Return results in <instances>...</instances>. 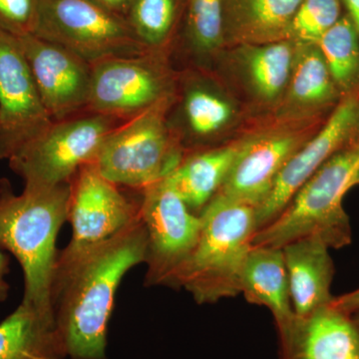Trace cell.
<instances>
[{
  "instance_id": "cell-13",
  "label": "cell",
  "mask_w": 359,
  "mask_h": 359,
  "mask_svg": "<svg viewBox=\"0 0 359 359\" xmlns=\"http://www.w3.org/2000/svg\"><path fill=\"white\" fill-rule=\"evenodd\" d=\"M18 39L51 119L60 121L87 111L91 63L61 45L35 35Z\"/></svg>"
},
{
  "instance_id": "cell-27",
  "label": "cell",
  "mask_w": 359,
  "mask_h": 359,
  "mask_svg": "<svg viewBox=\"0 0 359 359\" xmlns=\"http://www.w3.org/2000/svg\"><path fill=\"white\" fill-rule=\"evenodd\" d=\"M224 0H190L188 34L193 48L209 53L223 40Z\"/></svg>"
},
{
  "instance_id": "cell-9",
  "label": "cell",
  "mask_w": 359,
  "mask_h": 359,
  "mask_svg": "<svg viewBox=\"0 0 359 359\" xmlns=\"http://www.w3.org/2000/svg\"><path fill=\"white\" fill-rule=\"evenodd\" d=\"M157 52L104 59L92 65L87 111L126 121L170 99Z\"/></svg>"
},
{
  "instance_id": "cell-5",
  "label": "cell",
  "mask_w": 359,
  "mask_h": 359,
  "mask_svg": "<svg viewBox=\"0 0 359 359\" xmlns=\"http://www.w3.org/2000/svg\"><path fill=\"white\" fill-rule=\"evenodd\" d=\"M170 101L158 103L111 131L94 162L106 179L142 191L173 173L185 154L167 123Z\"/></svg>"
},
{
  "instance_id": "cell-15",
  "label": "cell",
  "mask_w": 359,
  "mask_h": 359,
  "mask_svg": "<svg viewBox=\"0 0 359 359\" xmlns=\"http://www.w3.org/2000/svg\"><path fill=\"white\" fill-rule=\"evenodd\" d=\"M304 144V137L292 133L245 141L218 194L256 210L268 197L287 161Z\"/></svg>"
},
{
  "instance_id": "cell-12",
  "label": "cell",
  "mask_w": 359,
  "mask_h": 359,
  "mask_svg": "<svg viewBox=\"0 0 359 359\" xmlns=\"http://www.w3.org/2000/svg\"><path fill=\"white\" fill-rule=\"evenodd\" d=\"M359 139V95L337 106L318 135L304 142L278 174L266 199L256 209L257 231L273 222L301 187L332 156Z\"/></svg>"
},
{
  "instance_id": "cell-2",
  "label": "cell",
  "mask_w": 359,
  "mask_h": 359,
  "mask_svg": "<svg viewBox=\"0 0 359 359\" xmlns=\"http://www.w3.org/2000/svg\"><path fill=\"white\" fill-rule=\"evenodd\" d=\"M70 183L25 186L14 193L11 181L0 179V248L18 259L25 278L23 304L53 316L52 285L58 252L56 241L68 221Z\"/></svg>"
},
{
  "instance_id": "cell-14",
  "label": "cell",
  "mask_w": 359,
  "mask_h": 359,
  "mask_svg": "<svg viewBox=\"0 0 359 359\" xmlns=\"http://www.w3.org/2000/svg\"><path fill=\"white\" fill-rule=\"evenodd\" d=\"M280 359H359V330L330 302L278 332Z\"/></svg>"
},
{
  "instance_id": "cell-33",
  "label": "cell",
  "mask_w": 359,
  "mask_h": 359,
  "mask_svg": "<svg viewBox=\"0 0 359 359\" xmlns=\"http://www.w3.org/2000/svg\"><path fill=\"white\" fill-rule=\"evenodd\" d=\"M351 318H353V320L354 321V323H355L356 327H358V330H359V311L351 314Z\"/></svg>"
},
{
  "instance_id": "cell-4",
  "label": "cell",
  "mask_w": 359,
  "mask_h": 359,
  "mask_svg": "<svg viewBox=\"0 0 359 359\" xmlns=\"http://www.w3.org/2000/svg\"><path fill=\"white\" fill-rule=\"evenodd\" d=\"M197 245L177 278L199 304L240 294L241 276L257 231L256 210L217 194L200 212Z\"/></svg>"
},
{
  "instance_id": "cell-1",
  "label": "cell",
  "mask_w": 359,
  "mask_h": 359,
  "mask_svg": "<svg viewBox=\"0 0 359 359\" xmlns=\"http://www.w3.org/2000/svg\"><path fill=\"white\" fill-rule=\"evenodd\" d=\"M147 231L139 215L128 226L79 256L56 261L52 308L71 359H107L108 325L124 276L145 264Z\"/></svg>"
},
{
  "instance_id": "cell-7",
  "label": "cell",
  "mask_w": 359,
  "mask_h": 359,
  "mask_svg": "<svg viewBox=\"0 0 359 359\" xmlns=\"http://www.w3.org/2000/svg\"><path fill=\"white\" fill-rule=\"evenodd\" d=\"M33 35L65 47L91 65L148 50L126 18L90 0H39Z\"/></svg>"
},
{
  "instance_id": "cell-3",
  "label": "cell",
  "mask_w": 359,
  "mask_h": 359,
  "mask_svg": "<svg viewBox=\"0 0 359 359\" xmlns=\"http://www.w3.org/2000/svg\"><path fill=\"white\" fill-rule=\"evenodd\" d=\"M359 176V139L323 163L273 222L255 233L252 245L282 248L306 237L321 238L330 249L351 245L353 230L344 208Z\"/></svg>"
},
{
  "instance_id": "cell-30",
  "label": "cell",
  "mask_w": 359,
  "mask_h": 359,
  "mask_svg": "<svg viewBox=\"0 0 359 359\" xmlns=\"http://www.w3.org/2000/svg\"><path fill=\"white\" fill-rule=\"evenodd\" d=\"M97 6L102 7L105 11L126 18L133 0H90Z\"/></svg>"
},
{
  "instance_id": "cell-16",
  "label": "cell",
  "mask_w": 359,
  "mask_h": 359,
  "mask_svg": "<svg viewBox=\"0 0 359 359\" xmlns=\"http://www.w3.org/2000/svg\"><path fill=\"white\" fill-rule=\"evenodd\" d=\"M295 316H306L334 301V264L321 238L306 237L282 248Z\"/></svg>"
},
{
  "instance_id": "cell-22",
  "label": "cell",
  "mask_w": 359,
  "mask_h": 359,
  "mask_svg": "<svg viewBox=\"0 0 359 359\" xmlns=\"http://www.w3.org/2000/svg\"><path fill=\"white\" fill-rule=\"evenodd\" d=\"M290 82L292 98L308 107L332 102L339 93L316 44L295 43Z\"/></svg>"
},
{
  "instance_id": "cell-18",
  "label": "cell",
  "mask_w": 359,
  "mask_h": 359,
  "mask_svg": "<svg viewBox=\"0 0 359 359\" xmlns=\"http://www.w3.org/2000/svg\"><path fill=\"white\" fill-rule=\"evenodd\" d=\"M55 318L20 302L0 323V359H65Z\"/></svg>"
},
{
  "instance_id": "cell-20",
  "label": "cell",
  "mask_w": 359,
  "mask_h": 359,
  "mask_svg": "<svg viewBox=\"0 0 359 359\" xmlns=\"http://www.w3.org/2000/svg\"><path fill=\"white\" fill-rule=\"evenodd\" d=\"M302 0H226L229 22L238 39L255 45L290 40Z\"/></svg>"
},
{
  "instance_id": "cell-25",
  "label": "cell",
  "mask_w": 359,
  "mask_h": 359,
  "mask_svg": "<svg viewBox=\"0 0 359 359\" xmlns=\"http://www.w3.org/2000/svg\"><path fill=\"white\" fill-rule=\"evenodd\" d=\"M177 0H133L127 21L148 50L166 43L176 20Z\"/></svg>"
},
{
  "instance_id": "cell-24",
  "label": "cell",
  "mask_w": 359,
  "mask_h": 359,
  "mask_svg": "<svg viewBox=\"0 0 359 359\" xmlns=\"http://www.w3.org/2000/svg\"><path fill=\"white\" fill-rule=\"evenodd\" d=\"M231 114L228 102L200 85H189L182 99L184 122L196 138H207L219 131Z\"/></svg>"
},
{
  "instance_id": "cell-31",
  "label": "cell",
  "mask_w": 359,
  "mask_h": 359,
  "mask_svg": "<svg viewBox=\"0 0 359 359\" xmlns=\"http://www.w3.org/2000/svg\"><path fill=\"white\" fill-rule=\"evenodd\" d=\"M9 264H11V259L6 254H4V250L0 248V302L6 301L9 290H11V285L6 280V276L11 271Z\"/></svg>"
},
{
  "instance_id": "cell-10",
  "label": "cell",
  "mask_w": 359,
  "mask_h": 359,
  "mask_svg": "<svg viewBox=\"0 0 359 359\" xmlns=\"http://www.w3.org/2000/svg\"><path fill=\"white\" fill-rule=\"evenodd\" d=\"M138 218L139 203L130 201L94 163L85 165L70 182L68 221L72 237L67 247L59 250L57 261L79 256Z\"/></svg>"
},
{
  "instance_id": "cell-6",
  "label": "cell",
  "mask_w": 359,
  "mask_h": 359,
  "mask_svg": "<svg viewBox=\"0 0 359 359\" xmlns=\"http://www.w3.org/2000/svg\"><path fill=\"white\" fill-rule=\"evenodd\" d=\"M122 120L85 111L53 121L8 159L25 186L69 184L80 168L95 162L104 141Z\"/></svg>"
},
{
  "instance_id": "cell-29",
  "label": "cell",
  "mask_w": 359,
  "mask_h": 359,
  "mask_svg": "<svg viewBox=\"0 0 359 359\" xmlns=\"http://www.w3.org/2000/svg\"><path fill=\"white\" fill-rule=\"evenodd\" d=\"M332 304L340 311L348 314H353L359 311V289L348 292V294L334 297Z\"/></svg>"
},
{
  "instance_id": "cell-11",
  "label": "cell",
  "mask_w": 359,
  "mask_h": 359,
  "mask_svg": "<svg viewBox=\"0 0 359 359\" xmlns=\"http://www.w3.org/2000/svg\"><path fill=\"white\" fill-rule=\"evenodd\" d=\"M52 122L20 39L0 30V160H8Z\"/></svg>"
},
{
  "instance_id": "cell-28",
  "label": "cell",
  "mask_w": 359,
  "mask_h": 359,
  "mask_svg": "<svg viewBox=\"0 0 359 359\" xmlns=\"http://www.w3.org/2000/svg\"><path fill=\"white\" fill-rule=\"evenodd\" d=\"M39 18V0H0V30L16 39L33 35Z\"/></svg>"
},
{
  "instance_id": "cell-26",
  "label": "cell",
  "mask_w": 359,
  "mask_h": 359,
  "mask_svg": "<svg viewBox=\"0 0 359 359\" xmlns=\"http://www.w3.org/2000/svg\"><path fill=\"white\" fill-rule=\"evenodd\" d=\"M341 16V0H302L290 26V40L316 44Z\"/></svg>"
},
{
  "instance_id": "cell-34",
  "label": "cell",
  "mask_w": 359,
  "mask_h": 359,
  "mask_svg": "<svg viewBox=\"0 0 359 359\" xmlns=\"http://www.w3.org/2000/svg\"><path fill=\"white\" fill-rule=\"evenodd\" d=\"M359 185V176H358V181H356V186Z\"/></svg>"
},
{
  "instance_id": "cell-23",
  "label": "cell",
  "mask_w": 359,
  "mask_h": 359,
  "mask_svg": "<svg viewBox=\"0 0 359 359\" xmlns=\"http://www.w3.org/2000/svg\"><path fill=\"white\" fill-rule=\"evenodd\" d=\"M295 55L292 40L255 45L247 55L248 71L255 89L273 100L285 90L292 75Z\"/></svg>"
},
{
  "instance_id": "cell-8",
  "label": "cell",
  "mask_w": 359,
  "mask_h": 359,
  "mask_svg": "<svg viewBox=\"0 0 359 359\" xmlns=\"http://www.w3.org/2000/svg\"><path fill=\"white\" fill-rule=\"evenodd\" d=\"M139 215L147 231L145 287H176L199 238L202 222L168 178L141 191Z\"/></svg>"
},
{
  "instance_id": "cell-17",
  "label": "cell",
  "mask_w": 359,
  "mask_h": 359,
  "mask_svg": "<svg viewBox=\"0 0 359 359\" xmlns=\"http://www.w3.org/2000/svg\"><path fill=\"white\" fill-rule=\"evenodd\" d=\"M240 294L250 304L266 306L278 332L292 325L295 313L283 249L252 245L241 276Z\"/></svg>"
},
{
  "instance_id": "cell-19",
  "label": "cell",
  "mask_w": 359,
  "mask_h": 359,
  "mask_svg": "<svg viewBox=\"0 0 359 359\" xmlns=\"http://www.w3.org/2000/svg\"><path fill=\"white\" fill-rule=\"evenodd\" d=\"M245 143L185 155L167 177L194 214L200 215L219 192Z\"/></svg>"
},
{
  "instance_id": "cell-32",
  "label": "cell",
  "mask_w": 359,
  "mask_h": 359,
  "mask_svg": "<svg viewBox=\"0 0 359 359\" xmlns=\"http://www.w3.org/2000/svg\"><path fill=\"white\" fill-rule=\"evenodd\" d=\"M347 9V14L351 16L359 34V0H341Z\"/></svg>"
},
{
  "instance_id": "cell-21",
  "label": "cell",
  "mask_w": 359,
  "mask_h": 359,
  "mask_svg": "<svg viewBox=\"0 0 359 359\" xmlns=\"http://www.w3.org/2000/svg\"><path fill=\"white\" fill-rule=\"evenodd\" d=\"M316 45L339 93H355L359 87V34L351 16L342 15Z\"/></svg>"
}]
</instances>
